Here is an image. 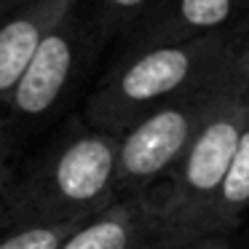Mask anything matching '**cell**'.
<instances>
[{
	"label": "cell",
	"mask_w": 249,
	"mask_h": 249,
	"mask_svg": "<svg viewBox=\"0 0 249 249\" xmlns=\"http://www.w3.org/2000/svg\"><path fill=\"white\" fill-rule=\"evenodd\" d=\"M118 134L81 126L0 179V228L83 222L118 201Z\"/></svg>",
	"instance_id": "6da1fadb"
},
{
	"label": "cell",
	"mask_w": 249,
	"mask_h": 249,
	"mask_svg": "<svg viewBox=\"0 0 249 249\" xmlns=\"http://www.w3.org/2000/svg\"><path fill=\"white\" fill-rule=\"evenodd\" d=\"M247 46L249 33H222L124 54L89 94L83 118L91 129L124 134L153 110L222 78Z\"/></svg>",
	"instance_id": "7a4b0ae2"
},
{
	"label": "cell",
	"mask_w": 249,
	"mask_h": 249,
	"mask_svg": "<svg viewBox=\"0 0 249 249\" xmlns=\"http://www.w3.org/2000/svg\"><path fill=\"white\" fill-rule=\"evenodd\" d=\"M249 126V49L238 62V83L198 131L177 166L156 188L153 249H182L196 241V228L217 193L238 142Z\"/></svg>",
	"instance_id": "3957f363"
},
{
	"label": "cell",
	"mask_w": 249,
	"mask_h": 249,
	"mask_svg": "<svg viewBox=\"0 0 249 249\" xmlns=\"http://www.w3.org/2000/svg\"><path fill=\"white\" fill-rule=\"evenodd\" d=\"M238 62L222 78L153 110L118 134V198L156 190L166 179L217 107L231 97L233 86L238 83Z\"/></svg>",
	"instance_id": "277c9868"
},
{
	"label": "cell",
	"mask_w": 249,
	"mask_h": 249,
	"mask_svg": "<svg viewBox=\"0 0 249 249\" xmlns=\"http://www.w3.org/2000/svg\"><path fill=\"white\" fill-rule=\"evenodd\" d=\"M91 17L81 8H72L33 54L22 81L17 83L0 118V147L19 140L22 134L38 129L46 118H51L72 83L78 81L89 56L102 46Z\"/></svg>",
	"instance_id": "5b68a950"
},
{
	"label": "cell",
	"mask_w": 249,
	"mask_h": 249,
	"mask_svg": "<svg viewBox=\"0 0 249 249\" xmlns=\"http://www.w3.org/2000/svg\"><path fill=\"white\" fill-rule=\"evenodd\" d=\"M222 33H249V8L244 0H158L126 35V54Z\"/></svg>",
	"instance_id": "8992f818"
},
{
	"label": "cell",
	"mask_w": 249,
	"mask_h": 249,
	"mask_svg": "<svg viewBox=\"0 0 249 249\" xmlns=\"http://www.w3.org/2000/svg\"><path fill=\"white\" fill-rule=\"evenodd\" d=\"M75 6L78 0H27L0 19V118L40 40Z\"/></svg>",
	"instance_id": "52a82bcc"
},
{
	"label": "cell",
	"mask_w": 249,
	"mask_h": 249,
	"mask_svg": "<svg viewBox=\"0 0 249 249\" xmlns=\"http://www.w3.org/2000/svg\"><path fill=\"white\" fill-rule=\"evenodd\" d=\"M156 190L124 196L75 225L59 249H153Z\"/></svg>",
	"instance_id": "ba28073f"
},
{
	"label": "cell",
	"mask_w": 249,
	"mask_h": 249,
	"mask_svg": "<svg viewBox=\"0 0 249 249\" xmlns=\"http://www.w3.org/2000/svg\"><path fill=\"white\" fill-rule=\"evenodd\" d=\"M249 209V126L238 142L233 161L222 177L217 193L212 196L196 228V241L206 236H231L241 225Z\"/></svg>",
	"instance_id": "9c48e42d"
},
{
	"label": "cell",
	"mask_w": 249,
	"mask_h": 249,
	"mask_svg": "<svg viewBox=\"0 0 249 249\" xmlns=\"http://www.w3.org/2000/svg\"><path fill=\"white\" fill-rule=\"evenodd\" d=\"M156 3L158 0H94L89 17L99 38L110 40L115 35H129L153 11Z\"/></svg>",
	"instance_id": "30bf717a"
},
{
	"label": "cell",
	"mask_w": 249,
	"mask_h": 249,
	"mask_svg": "<svg viewBox=\"0 0 249 249\" xmlns=\"http://www.w3.org/2000/svg\"><path fill=\"white\" fill-rule=\"evenodd\" d=\"M81 222L65 225H33V228H11L0 233V249H59L67 233Z\"/></svg>",
	"instance_id": "8fae6325"
},
{
	"label": "cell",
	"mask_w": 249,
	"mask_h": 249,
	"mask_svg": "<svg viewBox=\"0 0 249 249\" xmlns=\"http://www.w3.org/2000/svg\"><path fill=\"white\" fill-rule=\"evenodd\" d=\"M182 249H233V244H231V236H206Z\"/></svg>",
	"instance_id": "7c38bea8"
},
{
	"label": "cell",
	"mask_w": 249,
	"mask_h": 249,
	"mask_svg": "<svg viewBox=\"0 0 249 249\" xmlns=\"http://www.w3.org/2000/svg\"><path fill=\"white\" fill-rule=\"evenodd\" d=\"M244 3H247V8H249V0H244Z\"/></svg>",
	"instance_id": "4fadbf2b"
}]
</instances>
